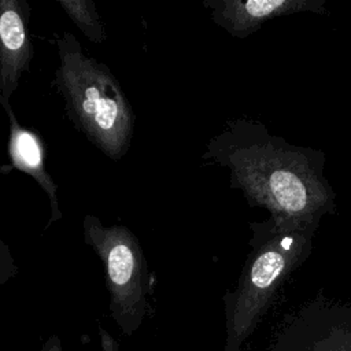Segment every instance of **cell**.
I'll list each match as a JSON object with an SVG mask.
<instances>
[{
    "instance_id": "5",
    "label": "cell",
    "mask_w": 351,
    "mask_h": 351,
    "mask_svg": "<svg viewBox=\"0 0 351 351\" xmlns=\"http://www.w3.org/2000/svg\"><path fill=\"white\" fill-rule=\"evenodd\" d=\"M213 22L236 38L254 34L278 16L313 12L328 15L325 0H203Z\"/></svg>"
},
{
    "instance_id": "4",
    "label": "cell",
    "mask_w": 351,
    "mask_h": 351,
    "mask_svg": "<svg viewBox=\"0 0 351 351\" xmlns=\"http://www.w3.org/2000/svg\"><path fill=\"white\" fill-rule=\"evenodd\" d=\"M82 237L101 261L110 311L125 335H132L151 311L152 273L138 237L123 225H104L96 215L82 219Z\"/></svg>"
},
{
    "instance_id": "7",
    "label": "cell",
    "mask_w": 351,
    "mask_h": 351,
    "mask_svg": "<svg viewBox=\"0 0 351 351\" xmlns=\"http://www.w3.org/2000/svg\"><path fill=\"white\" fill-rule=\"evenodd\" d=\"M0 104L3 106L4 111L8 115L7 155L10 159L8 165L0 166V171L3 174L10 173L11 170L22 171L30 176L47 193L49 200V208H51L49 219L44 226V230H47L49 225L62 219L63 214L59 206L58 185L53 181L49 171L47 170L45 145L36 130L25 128L18 122L10 106V101H7L1 95H0Z\"/></svg>"
},
{
    "instance_id": "10",
    "label": "cell",
    "mask_w": 351,
    "mask_h": 351,
    "mask_svg": "<svg viewBox=\"0 0 351 351\" xmlns=\"http://www.w3.org/2000/svg\"><path fill=\"white\" fill-rule=\"evenodd\" d=\"M41 351H63V350H62V343H60L59 337H58V336L49 337V339L45 341V344L43 346Z\"/></svg>"
},
{
    "instance_id": "9",
    "label": "cell",
    "mask_w": 351,
    "mask_h": 351,
    "mask_svg": "<svg viewBox=\"0 0 351 351\" xmlns=\"http://www.w3.org/2000/svg\"><path fill=\"white\" fill-rule=\"evenodd\" d=\"M18 273V265L14 259L10 247L0 236V288Z\"/></svg>"
},
{
    "instance_id": "2",
    "label": "cell",
    "mask_w": 351,
    "mask_h": 351,
    "mask_svg": "<svg viewBox=\"0 0 351 351\" xmlns=\"http://www.w3.org/2000/svg\"><path fill=\"white\" fill-rule=\"evenodd\" d=\"M59 64L52 86L64 100V112L74 128L111 160L130 149L136 115L107 64L86 55L69 32L55 36Z\"/></svg>"
},
{
    "instance_id": "8",
    "label": "cell",
    "mask_w": 351,
    "mask_h": 351,
    "mask_svg": "<svg viewBox=\"0 0 351 351\" xmlns=\"http://www.w3.org/2000/svg\"><path fill=\"white\" fill-rule=\"evenodd\" d=\"M70 21L93 44L107 40L106 29L99 15L96 3L92 0H58L56 1Z\"/></svg>"
},
{
    "instance_id": "3",
    "label": "cell",
    "mask_w": 351,
    "mask_h": 351,
    "mask_svg": "<svg viewBox=\"0 0 351 351\" xmlns=\"http://www.w3.org/2000/svg\"><path fill=\"white\" fill-rule=\"evenodd\" d=\"M318 225V221L271 217L250 223L251 250L236 292L226 296L234 328L252 319L277 285L308 258Z\"/></svg>"
},
{
    "instance_id": "1",
    "label": "cell",
    "mask_w": 351,
    "mask_h": 351,
    "mask_svg": "<svg viewBox=\"0 0 351 351\" xmlns=\"http://www.w3.org/2000/svg\"><path fill=\"white\" fill-rule=\"evenodd\" d=\"M202 158L229 169V184L250 207L277 219L321 221L335 213V192L324 176L325 155L288 143L250 118H236L208 140Z\"/></svg>"
},
{
    "instance_id": "6",
    "label": "cell",
    "mask_w": 351,
    "mask_h": 351,
    "mask_svg": "<svg viewBox=\"0 0 351 351\" xmlns=\"http://www.w3.org/2000/svg\"><path fill=\"white\" fill-rule=\"evenodd\" d=\"M26 0H0V95L10 101L34 55Z\"/></svg>"
}]
</instances>
